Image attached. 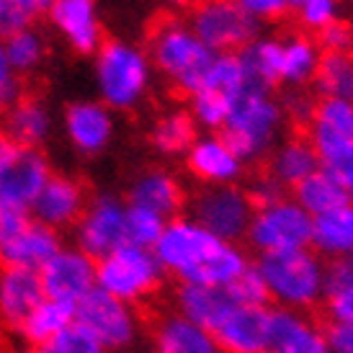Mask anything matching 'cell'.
Returning a JSON list of instances; mask_svg holds the SVG:
<instances>
[{
    "mask_svg": "<svg viewBox=\"0 0 353 353\" xmlns=\"http://www.w3.org/2000/svg\"><path fill=\"white\" fill-rule=\"evenodd\" d=\"M155 261L183 284L227 286L245 271V258L232 243L206 232L194 219H173L155 243Z\"/></svg>",
    "mask_w": 353,
    "mask_h": 353,
    "instance_id": "6da1fadb",
    "label": "cell"
},
{
    "mask_svg": "<svg viewBox=\"0 0 353 353\" xmlns=\"http://www.w3.org/2000/svg\"><path fill=\"white\" fill-rule=\"evenodd\" d=\"M286 121L284 106L268 88H250L232 103L222 137L243 163H253L276 148Z\"/></svg>",
    "mask_w": 353,
    "mask_h": 353,
    "instance_id": "7a4b0ae2",
    "label": "cell"
},
{
    "mask_svg": "<svg viewBox=\"0 0 353 353\" xmlns=\"http://www.w3.org/2000/svg\"><path fill=\"white\" fill-rule=\"evenodd\" d=\"M150 62L181 93L194 96L206 78L214 52L199 39L186 21H160L150 37Z\"/></svg>",
    "mask_w": 353,
    "mask_h": 353,
    "instance_id": "3957f363",
    "label": "cell"
},
{
    "mask_svg": "<svg viewBox=\"0 0 353 353\" xmlns=\"http://www.w3.org/2000/svg\"><path fill=\"white\" fill-rule=\"evenodd\" d=\"M152 80L148 52L132 41H103L96 52V85L106 108L127 111L145 99Z\"/></svg>",
    "mask_w": 353,
    "mask_h": 353,
    "instance_id": "277c9868",
    "label": "cell"
},
{
    "mask_svg": "<svg viewBox=\"0 0 353 353\" xmlns=\"http://www.w3.org/2000/svg\"><path fill=\"white\" fill-rule=\"evenodd\" d=\"M188 26L214 54L240 52L261 37V23L235 0H196Z\"/></svg>",
    "mask_w": 353,
    "mask_h": 353,
    "instance_id": "5b68a950",
    "label": "cell"
},
{
    "mask_svg": "<svg viewBox=\"0 0 353 353\" xmlns=\"http://www.w3.org/2000/svg\"><path fill=\"white\" fill-rule=\"evenodd\" d=\"M245 237L261 253L307 250L312 243V216L294 199H279L274 204L255 206Z\"/></svg>",
    "mask_w": 353,
    "mask_h": 353,
    "instance_id": "8992f818",
    "label": "cell"
},
{
    "mask_svg": "<svg viewBox=\"0 0 353 353\" xmlns=\"http://www.w3.org/2000/svg\"><path fill=\"white\" fill-rule=\"evenodd\" d=\"M99 284L106 294L129 302H142L157 294V289L163 286V276H160V263L155 255H150L142 248L124 245L114 250L111 255L99 261Z\"/></svg>",
    "mask_w": 353,
    "mask_h": 353,
    "instance_id": "52a82bcc",
    "label": "cell"
},
{
    "mask_svg": "<svg viewBox=\"0 0 353 353\" xmlns=\"http://www.w3.org/2000/svg\"><path fill=\"white\" fill-rule=\"evenodd\" d=\"M255 268L263 276L268 292L289 304L312 307L323 289V271L310 250L263 253Z\"/></svg>",
    "mask_w": 353,
    "mask_h": 353,
    "instance_id": "ba28073f",
    "label": "cell"
},
{
    "mask_svg": "<svg viewBox=\"0 0 353 353\" xmlns=\"http://www.w3.org/2000/svg\"><path fill=\"white\" fill-rule=\"evenodd\" d=\"M191 212L194 222L204 227L206 232L235 245V240L248 235L255 206L248 191L235 183H227V186H206L194 199Z\"/></svg>",
    "mask_w": 353,
    "mask_h": 353,
    "instance_id": "9c48e42d",
    "label": "cell"
},
{
    "mask_svg": "<svg viewBox=\"0 0 353 353\" xmlns=\"http://www.w3.org/2000/svg\"><path fill=\"white\" fill-rule=\"evenodd\" d=\"M307 132V142L320 165L335 170L353 152V103L338 99L314 101Z\"/></svg>",
    "mask_w": 353,
    "mask_h": 353,
    "instance_id": "30bf717a",
    "label": "cell"
},
{
    "mask_svg": "<svg viewBox=\"0 0 353 353\" xmlns=\"http://www.w3.org/2000/svg\"><path fill=\"white\" fill-rule=\"evenodd\" d=\"M50 181V163L37 148H8L0 160V201L26 212Z\"/></svg>",
    "mask_w": 353,
    "mask_h": 353,
    "instance_id": "8fae6325",
    "label": "cell"
},
{
    "mask_svg": "<svg viewBox=\"0 0 353 353\" xmlns=\"http://www.w3.org/2000/svg\"><path fill=\"white\" fill-rule=\"evenodd\" d=\"M124 216L127 206L114 196H99L90 201L78 222V240L83 253L93 258H106L114 250L127 245L124 240Z\"/></svg>",
    "mask_w": 353,
    "mask_h": 353,
    "instance_id": "7c38bea8",
    "label": "cell"
},
{
    "mask_svg": "<svg viewBox=\"0 0 353 353\" xmlns=\"http://www.w3.org/2000/svg\"><path fill=\"white\" fill-rule=\"evenodd\" d=\"M137 310L142 323L148 325L150 335H152L157 353H216L212 338L201 327L188 323L186 317L163 312L150 299L137 302Z\"/></svg>",
    "mask_w": 353,
    "mask_h": 353,
    "instance_id": "4fadbf2b",
    "label": "cell"
},
{
    "mask_svg": "<svg viewBox=\"0 0 353 353\" xmlns=\"http://www.w3.org/2000/svg\"><path fill=\"white\" fill-rule=\"evenodd\" d=\"M75 317H78V325L99 338L101 345H127L134 335L129 310L103 289H90L75 304Z\"/></svg>",
    "mask_w": 353,
    "mask_h": 353,
    "instance_id": "5bb4252c",
    "label": "cell"
},
{
    "mask_svg": "<svg viewBox=\"0 0 353 353\" xmlns=\"http://www.w3.org/2000/svg\"><path fill=\"white\" fill-rule=\"evenodd\" d=\"M41 289L47 299L65 304H75L93 289V279H96V265L85 253H75V250H59L52 261L39 268Z\"/></svg>",
    "mask_w": 353,
    "mask_h": 353,
    "instance_id": "9a60e30c",
    "label": "cell"
},
{
    "mask_svg": "<svg viewBox=\"0 0 353 353\" xmlns=\"http://www.w3.org/2000/svg\"><path fill=\"white\" fill-rule=\"evenodd\" d=\"M268 314L265 307H235L209 338L216 351L268 353Z\"/></svg>",
    "mask_w": 353,
    "mask_h": 353,
    "instance_id": "2e32d148",
    "label": "cell"
},
{
    "mask_svg": "<svg viewBox=\"0 0 353 353\" xmlns=\"http://www.w3.org/2000/svg\"><path fill=\"white\" fill-rule=\"evenodd\" d=\"M34 214L39 219V225L57 230V227L78 225L83 212L88 209V196L80 181L68 176H50L39 191V196L34 199Z\"/></svg>",
    "mask_w": 353,
    "mask_h": 353,
    "instance_id": "e0dca14e",
    "label": "cell"
},
{
    "mask_svg": "<svg viewBox=\"0 0 353 353\" xmlns=\"http://www.w3.org/2000/svg\"><path fill=\"white\" fill-rule=\"evenodd\" d=\"M54 29L70 41V47L80 54H93L103 44L99 6L96 0H52L50 8Z\"/></svg>",
    "mask_w": 353,
    "mask_h": 353,
    "instance_id": "ac0fdd59",
    "label": "cell"
},
{
    "mask_svg": "<svg viewBox=\"0 0 353 353\" xmlns=\"http://www.w3.org/2000/svg\"><path fill=\"white\" fill-rule=\"evenodd\" d=\"M188 170L204 181L209 186H227L235 183L243 176V160L235 155V150L227 145L222 134H209V137H196L186 152Z\"/></svg>",
    "mask_w": 353,
    "mask_h": 353,
    "instance_id": "d6986e66",
    "label": "cell"
},
{
    "mask_svg": "<svg viewBox=\"0 0 353 353\" xmlns=\"http://www.w3.org/2000/svg\"><path fill=\"white\" fill-rule=\"evenodd\" d=\"M68 139L85 155H96L114 137V119L99 101H78L65 114Z\"/></svg>",
    "mask_w": 353,
    "mask_h": 353,
    "instance_id": "ffe728a7",
    "label": "cell"
},
{
    "mask_svg": "<svg viewBox=\"0 0 353 353\" xmlns=\"http://www.w3.org/2000/svg\"><path fill=\"white\" fill-rule=\"evenodd\" d=\"M178 307L188 323L201 327L206 335H212L219 323L235 310L237 304L227 294L225 286H201V284H181L176 292Z\"/></svg>",
    "mask_w": 353,
    "mask_h": 353,
    "instance_id": "44dd1931",
    "label": "cell"
},
{
    "mask_svg": "<svg viewBox=\"0 0 353 353\" xmlns=\"http://www.w3.org/2000/svg\"><path fill=\"white\" fill-rule=\"evenodd\" d=\"M268 353H330V348L314 325L279 310L268 314Z\"/></svg>",
    "mask_w": 353,
    "mask_h": 353,
    "instance_id": "7402d4cb",
    "label": "cell"
},
{
    "mask_svg": "<svg viewBox=\"0 0 353 353\" xmlns=\"http://www.w3.org/2000/svg\"><path fill=\"white\" fill-rule=\"evenodd\" d=\"M59 253V240L54 235V230L44 225H29L19 230L13 237H8L6 243H0V261L8 265H26V268H37L52 261Z\"/></svg>",
    "mask_w": 353,
    "mask_h": 353,
    "instance_id": "603a6c76",
    "label": "cell"
},
{
    "mask_svg": "<svg viewBox=\"0 0 353 353\" xmlns=\"http://www.w3.org/2000/svg\"><path fill=\"white\" fill-rule=\"evenodd\" d=\"M129 201H132V206L148 209V212L165 219V216H176L183 209L186 196H183L181 183L170 173H165V170H148L132 183Z\"/></svg>",
    "mask_w": 353,
    "mask_h": 353,
    "instance_id": "cb8c5ba5",
    "label": "cell"
},
{
    "mask_svg": "<svg viewBox=\"0 0 353 353\" xmlns=\"http://www.w3.org/2000/svg\"><path fill=\"white\" fill-rule=\"evenodd\" d=\"M323 59L320 44L307 34H286L281 37V65H279V83L292 90L304 88L312 83Z\"/></svg>",
    "mask_w": 353,
    "mask_h": 353,
    "instance_id": "d4e9b609",
    "label": "cell"
},
{
    "mask_svg": "<svg viewBox=\"0 0 353 353\" xmlns=\"http://www.w3.org/2000/svg\"><path fill=\"white\" fill-rule=\"evenodd\" d=\"M320 168V160L314 155L312 145L302 137L284 139L281 145H276L268 157V176L274 178L279 186L294 188L296 183H302L304 178L314 173Z\"/></svg>",
    "mask_w": 353,
    "mask_h": 353,
    "instance_id": "484cf974",
    "label": "cell"
},
{
    "mask_svg": "<svg viewBox=\"0 0 353 353\" xmlns=\"http://www.w3.org/2000/svg\"><path fill=\"white\" fill-rule=\"evenodd\" d=\"M294 201L302 206L310 216H320L325 212H333L338 206L348 204L343 181L335 176L330 168H317L314 173L304 178L294 186Z\"/></svg>",
    "mask_w": 353,
    "mask_h": 353,
    "instance_id": "4316f807",
    "label": "cell"
},
{
    "mask_svg": "<svg viewBox=\"0 0 353 353\" xmlns=\"http://www.w3.org/2000/svg\"><path fill=\"white\" fill-rule=\"evenodd\" d=\"M312 245L325 255H353V206L343 204L312 216Z\"/></svg>",
    "mask_w": 353,
    "mask_h": 353,
    "instance_id": "83f0119b",
    "label": "cell"
},
{
    "mask_svg": "<svg viewBox=\"0 0 353 353\" xmlns=\"http://www.w3.org/2000/svg\"><path fill=\"white\" fill-rule=\"evenodd\" d=\"M6 132L19 148H37L52 132L50 111L44 103L34 99L16 101L8 111V119H6Z\"/></svg>",
    "mask_w": 353,
    "mask_h": 353,
    "instance_id": "f1b7e54d",
    "label": "cell"
},
{
    "mask_svg": "<svg viewBox=\"0 0 353 353\" xmlns=\"http://www.w3.org/2000/svg\"><path fill=\"white\" fill-rule=\"evenodd\" d=\"M248 72V80L255 88H268L279 83V65H281V37H258L248 47L237 52Z\"/></svg>",
    "mask_w": 353,
    "mask_h": 353,
    "instance_id": "f546056e",
    "label": "cell"
},
{
    "mask_svg": "<svg viewBox=\"0 0 353 353\" xmlns=\"http://www.w3.org/2000/svg\"><path fill=\"white\" fill-rule=\"evenodd\" d=\"M75 317V307L65 302H54V299H44V302L26 317L23 323V335L29 338V343H34L37 348L50 345L68 325H72Z\"/></svg>",
    "mask_w": 353,
    "mask_h": 353,
    "instance_id": "4dcf8cb0",
    "label": "cell"
},
{
    "mask_svg": "<svg viewBox=\"0 0 353 353\" xmlns=\"http://www.w3.org/2000/svg\"><path fill=\"white\" fill-rule=\"evenodd\" d=\"M312 83L320 93V99H338L353 103V52H348V54L323 52V59H320V68H317Z\"/></svg>",
    "mask_w": 353,
    "mask_h": 353,
    "instance_id": "1f68e13d",
    "label": "cell"
},
{
    "mask_svg": "<svg viewBox=\"0 0 353 353\" xmlns=\"http://www.w3.org/2000/svg\"><path fill=\"white\" fill-rule=\"evenodd\" d=\"M204 90H212L216 96L227 99L230 103H235L248 88H250V80L248 72L243 68V62L237 57V52H227V54H214L212 65L206 70V78L201 83Z\"/></svg>",
    "mask_w": 353,
    "mask_h": 353,
    "instance_id": "d6a6232c",
    "label": "cell"
},
{
    "mask_svg": "<svg viewBox=\"0 0 353 353\" xmlns=\"http://www.w3.org/2000/svg\"><path fill=\"white\" fill-rule=\"evenodd\" d=\"M194 142H196V121L188 111H168L152 127V145L163 155L188 152Z\"/></svg>",
    "mask_w": 353,
    "mask_h": 353,
    "instance_id": "836d02e7",
    "label": "cell"
},
{
    "mask_svg": "<svg viewBox=\"0 0 353 353\" xmlns=\"http://www.w3.org/2000/svg\"><path fill=\"white\" fill-rule=\"evenodd\" d=\"M165 230V219L152 214L148 209L139 206H127V216H124V240L132 248H155V243L160 240Z\"/></svg>",
    "mask_w": 353,
    "mask_h": 353,
    "instance_id": "e575fe53",
    "label": "cell"
},
{
    "mask_svg": "<svg viewBox=\"0 0 353 353\" xmlns=\"http://www.w3.org/2000/svg\"><path fill=\"white\" fill-rule=\"evenodd\" d=\"M3 52H6L10 68L16 70V72H29L44 57V39L34 29H23L6 39Z\"/></svg>",
    "mask_w": 353,
    "mask_h": 353,
    "instance_id": "d590c367",
    "label": "cell"
},
{
    "mask_svg": "<svg viewBox=\"0 0 353 353\" xmlns=\"http://www.w3.org/2000/svg\"><path fill=\"white\" fill-rule=\"evenodd\" d=\"M225 289L237 307H265L271 299V292H268L263 276L255 265H245V271L235 276Z\"/></svg>",
    "mask_w": 353,
    "mask_h": 353,
    "instance_id": "8d00e7d4",
    "label": "cell"
},
{
    "mask_svg": "<svg viewBox=\"0 0 353 353\" xmlns=\"http://www.w3.org/2000/svg\"><path fill=\"white\" fill-rule=\"evenodd\" d=\"M232 103L222 96H216L212 90L199 88L194 96H191V119L201 124L204 129H222L227 121V114H230Z\"/></svg>",
    "mask_w": 353,
    "mask_h": 353,
    "instance_id": "74e56055",
    "label": "cell"
},
{
    "mask_svg": "<svg viewBox=\"0 0 353 353\" xmlns=\"http://www.w3.org/2000/svg\"><path fill=\"white\" fill-rule=\"evenodd\" d=\"M39 13L37 0H0V37L8 39L19 31L31 29Z\"/></svg>",
    "mask_w": 353,
    "mask_h": 353,
    "instance_id": "f35d334b",
    "label": "cell"
},
{
    "mask_svg": "<svg viewBox=\"0 0 353 353\" xmlns=\"http://www.w3.org/2000/svg\"><path fill=\"white\" fill-rule=\"evenodd\" d=\"M341 0H302L296 6V19L304 26V31H325L333 26L335 21H341Z\"/></svg>",
    "mask_w": 353,
    "mask_h": 353,
    "instance_id": "ab89813d",
    "label": "cell"
},
{
    "mask_svg": "<svg viewBox=\"0 0 353 353\" xmlns=\"http://www.w3.org/2000/svg\"><path fill=\"white\" fill-rule=\"evenodd\" d=\"M44 348H50V353H103V345H101L99 338L93 333H88V330L78 323L68 325V327H65L50 345H44Z\"/></svg>",
    "mask_w": 353,
    "mask_h": 353,
    "instance_id": "60d3db41",
    "label": "cell"
},
{
    "mask_svg": "<svg viewBox=\"0 0 353 353\" xmlns=\"http://www.w3.org/2000/svg\"><path fill=\"white\" fill-rule=\"evenodd\" d=\"M317 312L333 323L353 325V281L325 292V310L317 307Z\"/></svg>",
    "mask_w": 353,
    "mask_h": 353,
    "instance_id": "b9f144b4",
    "label": "cell"
},
{
    "mask_svg": "<svg viewBox=\"0 0 353 353\" xmlns=\"http://www.w3.org/2000/svg\"><path fill=\"white\" fill-rule=\"evenodd\" d=\"M235 3L245 10L248 16H253L258 23L284 19L286 13L292 10V3H289V0H235Z\"/></svg>",
    "mask_w": 353,
    "mask_h": 353,
    "instance_id": "7bdbcfd3",
    "label": "cell"
},
{
    "mask_svg": "<svg viewBox=\"0 0 353 353\" xmlns=\"http://www.w3.org/2000/svg\"><path fill=\"white\" fill-rule=\"evenodd\" d=\"M320 44L325 52H335V54H348L353 52V23L348 21H335L333 26L320 31Z\"/></svg>",
    "mask_w": 353,
    "mask_h": 353,
    "instance_id": "ee69618b",
    "label": "cell"
},
{
    "mask_svg": "<svg viewBox=\"0 0 353 353\" xmlns=\"http://www.w3.org/2000/svg\"><path fill=\"white\" fill-rule=\"evenodd\" d=\"M16 96H19V72L10 68L8 57L0 47V106L16 103Z\"/></svg>",
    "mask_w": 353,
    "mask_h": 353,
    "instance_id": "f6af8a7d",
    "label": "cell"
},
{
    "mask_svg": "<svg viewBox=\"0 0 353 353\" xmlns=\"http://www.w3.org/2000/svg\"><path fill=\"white\" fill-rule=\"evenodd\" d=\"M26 225H29L26 212H19V209H13V206L0 201V243H6L8 237H13Z\"/></svg>",
    "mask_w": 353,
    "mask_h": 353,
    "instance_id": "bcb514c9",
    "label": "cell"
},
{
    "mask_svg": "<svg viewBox=\"0 0 353 353\" xmlns=\"http://www.w3.org/2000/svg\"><path fill=\"white\" fill-rule=\"evenodd\" d=\"M281 106H284L286 117L292 114V117L302 119V121H304V119H310V114H312L314 101L307 99V96H304V90H292V93L284 99V103H281Z\"/></svg>",
    "mask_w": 353,
    "mask_h": 353,
    "instance_id": "7dc6e473",
    "label": "cell"
},
{
    "mask_svg": "<svg viewBox=\"0 0 353 353\" xmlns=\"http://www.w3.org/2000/svg\"><path fill=\"white\" fill-rule=\"evenodd\" d=\"M335 176L343 181V186H345V196H348V204L353 206V152L348 157H345L341 165L333 170Z\"/></svg>",
    "mask_w": 353,
    "mask_h": 353,
    "instance_id": "c3c4849f",
    "label": "cell"
},
{
    "mask_svg": "<svg viewBox=\"0 0 353 353\" xmlns=\"http://www.w3.org/2000/svg\"><path fill=\"white\" fill-rule=\"evenodd\" d=\"M0 353H10V343H8V338H6L3 323H0Z\"/></svg>",
    "mask_w": 353,
    "mask_h": 353,
    "instance_id": "681fc988",
    "label": "cell"
},
{
    "mask_svg": "<svg viewBox=\"0 0 353 353\" xmlns=\"http://www.w3.org/2000/svg\"><path fill=\"white\" fill-rule=\"evenodd\" d=\"M8 137H6V132H3V129H0V160H3V155H6V152H8Z\"/></svg>",
    "mask_w": 353,
    "mask_h": 353,
    "instance_id": "f907efd6",
    "label": "cell"
},
{
    "mask_svg": "<svg viewBox=\"0 0 353 353\" xmlns=\"http://www.w3.org/2000/svg\"><path fill=\"white\" fill-rule=\"evenodd\" d=\"M37 6H39L41 10H47L52 6V0H37Z\"/></svg>",
    "mask_w": 353,
    "mask_h": 353,
    "instance_id": "816d5d0a",
    "label": "cell"
},
{
    "mask_svg": "<svg viewBox=\"0 0 353 353\" xmlns=\"http://www.w3.org/2000/svg\"><path fill=\"white\" fill-rule=\"evenodd\" d=\"M176 6H191V3H196V0H173Z\"/></svg>",
    "mask_w": 353,
    "mask_h": 353,
    "instance_id": "f5cc1de1",
    "label": "cell"
},
{
    "mask_svg": "<svg viewBox=\"0 0 353 353\" xmlns=\"http://www.w3.org/2000/svg\"><path fill=\"white\" fill-rule=\"evenodd\" d=\"M31 353H50V348H34Z\"/></svg>",
    "mask_w": 353,
    "mask_h": 353,
    "instance_id": "db71d44e",
    "label": "cell"
},
{
    "mask_svg": "<svg viewBox=\"0 0 353 353\" xmlns=\"http://www.w3.org/2000/svg\"><path fill=\"white\" fill-rule=\"evenodd\" d=\"M289 3H292V8H296V6H299V3H302V0H289Z\"/></svg>",
    "mask_w": 353,
    "mask_h": 353,
    "instance_id": "11a10c76",
    "label": "cell"
}]
</instances>
